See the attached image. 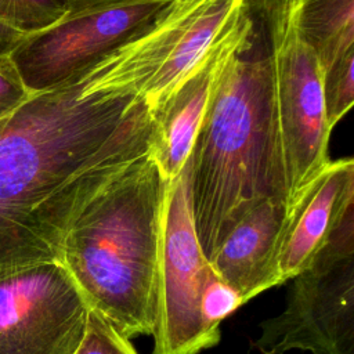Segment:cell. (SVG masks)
<instances>
[{
    "label": "cell",
    "mask_w": 354,
    "mask_h": 354,
    "mask_svg": "<svg viewBox=\"0 0 354 354\" xmlns=\"http://www.w3.org/2000/svg\"><path fill=\"white\" fill-rule=\"evenodd\" d=\"M163 19L64 83L33 93L0 129V278L58 261L83 209L151 151L144 90L177 39Z\"/></svg>",
    "instance_id": "1"
},
{
    "label": "cell",
    "mask_w": 354,
    "mask_h": 354,
    "mask_svg": "<svg viewBox=\"0 0 354 354\" xmlns=\"http://www.w3.org/2000/svg\"><path fill=\"white\" fill-rule=\"evenodd\" d=\"M248 19L188 156L196 236L210 261L234 225L267 199L288 202L274 106L278 0H245Z\"/></svg>",
    "instance_id": "2"
},
{
    "label": "cell",
    "mask_w": 354,
    "mask_h": 354,
    "mask_svg": "<svg viewBox=\"0 0 354 354\" xmlns=\"http://www.w3.org/2000/svg\"><path fill=\"white\" fill-rule=\"evenodd\" d=\"M167 183L147 152L83 209L62 243L59 263L88 307L127 339L155 328Z\"/></svg>",
    "instance_id": "3"
},
{
    "label": "cell",
    "mask_w": 354,
    "mask_h": 354,
    "mask_svg": "<svg viewBox=\"0 0 354 354\" xmlns=\"http://www.w3.org/2000/svg\"><path fill=\"white\" fill-rule=\"evenodd\" d=\"M285 310L261 324L259 354H354V209L292 278Z\"/></svg>",
    "instance_id": "4"
},
{
    "label": "cell",
    "mask_w": 354,
    "mask_h": 354,
    "mask_svg": "<svg viewBox=\"0 0 354 354\" xmlns=\"http://www.w3.org/2000/svg\"><path fill=\"white\" fill-rule=\"evenodd\" d=\"M177 0H94L69 6L53 26L11 53L30 94L53 88L159 24Z\"/></svg>",
    "instance_id": "5"
},
{
    "label": "cell",
    "mask_w": 354,
    "mask_h": 354,
    "mask_svg": "<svg viewBox=\"0 0 354 354\" xmlns=\"http://www.w3.org/2000/svg\"><path fill=\"white\" fill-rule=\"evenodd\" d=\"M210 263L199 245L191 202V166L167 183L156 268L152 354H198L218 343L206 329L201 297Z\"/></svg>",
    "instance_id": "6"
},
{
    "label": "cell",
    "mask_w": 354,
    "mask_h": 354,
    "mask_svg": "<svg viewBox=\"0 0 354 354\" xmlns=\"http://www.w3.org/2000/svg\"><path fill=\"white\" fill-rule=\"evenodd\" d=\"M292 0H278L274 28V106L288 202L330 160L324 102V72L314 51L299 37Z\"/></svg>",
    "instance_id": "7"
},
{
    "label": "cell",
    "mask_w": 354,
    "mask_h": 354,
    "mask_svg": "<svg viewBox=\"0 0 354 354\" xmlns=\"http://www.w3.org/2000/svg\"><path fill=\"white\" fill-rule=\"evenodd\" d=\"M90 310L58 261L0 278V354H75Z\"/></svg>",
    "instance_id": "8"
},
{
    "label": "cell",
    "mask_w": 354,
    "mask_h": 354,
    "mask_svg": "<svg viewBox=\"0 0 354 354\" xmlns=\"http://www.w3.org/2000/svg\"><path fill=\"white\" fill-rule=\"evenodd\" d=\"M248 19L246 1L232 14L218 36L152 112L151 152L167 181L184 167L210 94L234 51Z\"/></svg>",
    "instance_id": "9"
},
{
    "label": "cell",
    "mask_w": 354,
    "mask_h": 354,
    "mask_svg": "<svg viewBox=\"0 0 354 354\" xmlns=\"http://www.w3.org/2000/svg\"><path fill=\"white\" fill-rule=\"evenodd\" d=\"M354 209V160H330L290 202L278 256V285L304 271Z\"/></svg>",
    "instance_id": "10"
},
{
    "label": "cell",
    "mask_w": 354,
    "mask_h": 354,
    "mask_svg": "<svg viewBox=\"0 0 354 354\" xmlns=\"http://www.w3.org/2000/svg\"><path fill=\"white\" fill-rule=\"evenodd\" d=\"M286 216L288 202L283 199L259 203L234 225L209 261L243 303L278 285Z\"/></svg>",
    "instance_id": "11"
},
{
    "label": "cell",
    "mask_w": 354,
    "mask_h": 354,
    "mask_svg": "<svg viewBox=\"0 0 354 354\" xmlns=\"http://www.w3.org/2000/svg\"><path fill=\"white\" fill-rule=\"evenodd\" d=\"M243 0H203L178 35L171 51L148 82L144 97L153 112L205 54Z\"/></svg>",
    "instance_id": "12"
},
{
    "label": "cell",
    "mask_w": 354,
    "mask_h": 354,
    "mask_svg": "<svg viewBox=\"0 0 354 354\" xmlns=\"http://www.w3.org/2000/svg\"><path fill=\"white\" fill-rule=\"evenodd\" d=\"M290 15L322 71L354 50V0H292Z\"/></svg>",
    "instance_id": "13"
},
{
    "label": "cell",
    "mask_w": 354,
    "mask_h": 354,
    "mask_svg": "<svg viewBox=\"0 0 354 354\" xmlns=\"http://www.w3.org/2000/svg\"><path fill=\"white\" fill-rule=\"evenodd\" d=\"M68 8V0H0V21L33 35L58 22Z\"/></svg>",
    "instance_id": "14"
},
{
    "label": "cell",
    "mask_w": 354,
    "mask_h": 354,
    "mask_svg": "<svg viewBox=\"0 0 354 354\" xmlns=\"http://www.w3.org/2000/svg\"><path fill=\"white\" fill-rule=\"evenodd\" d=\"M322 72L325 113L328 124L333 129L354 102V50L337 58Z\"/></svg>",
    "instance_id": "15"
},
{
    "label": "cell",
    "mask_w": 354,
    "mask_h": 354,
    "mask_svg": "<svg viewBox=\"0 0 354 354\" xmlns=\"http://www.w3.org/2000/svg\"><path fill=\"white\" fill-rule=\"evenodd\" d=\"M242 304V297L236 289L210 267L202 290L201 313L207 332L214 339L220 340L221 321Z\"/></svg>",
    "instance_id": "16"
},
{
    "label": "cell",
    "mask_w": 354,
    "mask_h": 354,
    "mask_svg": "<svg viewBox=\"0 0 354 354\" xmlns=\"http://www.w3.org/2000/svg\"><path fill=\"white\" fill-rule=\"evenodd\" d=\"M129 340L97 311L90 310L84 337L75 354H137Z\"/></svg>",
    "instance_id": "17"
},
{
    "label": "cell",
    "mask_w": 354,
    "mask_h": 354,
    "mask_svg": "<svg viewBox=\"0 0 354 354\" xmlns=\"http://www.w3.org/2000/svg\"><path fill=\"white\" fill-rule=\"evenodd\" d=\"M29 97L30 93L11 58H0V119L10 116Z\"/></svg>",
    "instance_id": "18"
},
{
    "label": "cell",
    "mask_w": 354,
    "mask_h": 354,
    "mask_svg": "<svg viewBox=\"0 0 354 354\" xmlns=\"http://www.w3.org/2000/svg\"><path fill=\"white\" fill-rule=\"evenodd\" d=\"M29 36L11 25L0 21V58L10 57L11 53Z\"/></svg>",
    "instance_id": "19"
},
{
    "label": "cell",
    "mask_w": 354,
    "mask_h": 354,
    "mask_svg": "<svg viewBox=\"0 0 354 354\" xmlns=\"http://www.w3.org/2000/svg\"><path fill=\"white\" fill-rule=\"evenodd\" d=\"M88 1H94V0H68V4H80V3H88Z\"/></svg>",
    "instance_id": "20"
},
{
    "label": "cell",
    "mask_w": 354,
    "mask_h": 354,
    "mask_svg": "<svg viewBox=\"0 0 354 354\" xmlns=\"http://www.w3.org/2000/svg\"><path fill=\"white\" fill-rule=\"evenodd\" d=\"M4 120H6V118H4V119H0V129H1V126H3V123H4Z\"/></svg>",
    "instance_id": "21"
}]
</instances>
